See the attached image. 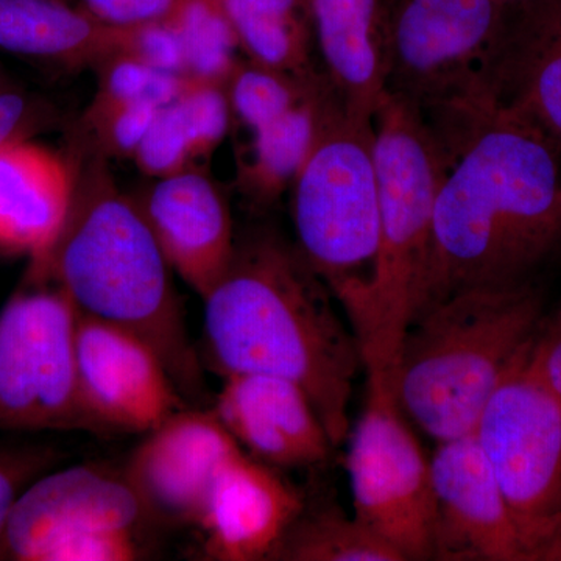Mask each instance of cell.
<instances>
[{"label": "cell", "mask_w": 561, "mask_h": 561, "mask_svg": "<svg viewBox=\"0 0 561 561\" xmlns=\"http://www.w3.org/2000/svg\"><path fill=\"white\" fill-rule=\"evenodd\" d=\"M443 146L448 165L412 321L459 291L537 283L561 239L559 147L537 125L494 103Z\"/></svg>", "instance_id": "cell-1"}, {"label": "cell", "mask_w": 561, "mask_h": 561, "mask_svg": "<svg viewBox=\"0 0 561 561\" xmlns=\"http://www.w3.org/2000/svg\"><path fill=\"white\" fill-rule=\"evenodd\" d=\"M334 301L298 247L271 232L250 236L203 298V357L221 379L256 373L297 383L337 448L364 362Z\"/></svg>", "instance_id": "cell-2"}, {"label": "cell", "mask_w": 561, "mask_h": 561, "mask_svg": "<svg viewBox=\"0 0 561 561\" xmlns=\"http://www.w3.org/2000/svg\"><path fill=\"white\" fill-rule=\"evenodd\" d=\"M72 201L57 241L31 265L47 273L83 316L131 332L158 354L184 400L206 394L171 267L108 160L79 147Z\"/></svg>", "instance_id": "cell-3"}, {"label": "cell", "mask_w": 561, "mask_h": 561, "mask_svg": "<svg viewBox=\"0 0 561 561\" xmlns=\"http://www.w3.org/2000/svg\"><path fill=\"white\" fill-rule=\"evenodd\" d=\"M537 283L454 294L408 328L390 376L402 415L437 443L471 435L546 317Z\"/></svg>", "instance_id": "cell-4"}, {"label": "cell", "mask_w": 561, "mask_h": 561, "mask_svg": "<svg viewBox=\"0 0 561 561\" xmlns=\"http://www.w3.org/2000/svg\"><path fill=\"white\" fill-rule=\"evenodd\" d=\"M379 183V241L370 279L346 309L368 378L389 386L411 324L432 216L448 151L413 103L387 91L373 116Z\"/></svg>", "instance_id": "cell-5"}, {"label": "cell", "mask_w": 561, "mask_h": 561, "mask_svg": "<svg viewBox=\"0 0 561 561\" xmlns=\"http://www.w3.org/2000/svg\"><path fill=\"white\" fill-rule=\"evenodd\" d=\"M297 247L342 312L370 279L379 241L373 121L341 106L291 184Z\"/></svg>", "instance_id": "cell-6"}, {"label": "cell", "mask_w": 561, "mask_h": 561, "mask_svg": "<svg viewBox=\"0 0 561 561\" xmlns=\"http://www.w3.org/2000/svg\"><path fill=\"white\" fill-rule=\"evenodd\" d=\"M505 10L497 0H398L387 21V91L443 125L500 102Z\"/></svg>", "instance_id": "cell-7"}, {"label": "cell", "mask_w": 561, "mask_h": 561, "mask_svg": "<svg viewBox=\"0 0 561 561\" xmlns=\"http://www.w3.org/2000/svg\"><path fill=\"white\" fill-rule=\"evenodd\" d=\"M79 309L28 265L0 309V432H99L81 401Z\"/></svg>", "instance_id": "cell-8"}, {"label": "cell", "mask_w": 561, "mask_h": 561, "mask_svg": "<svg viewBox=\"0 0 561 561\" xmlns=\"http://www.w3.org/2000/svg\"><path fill=\"white\" fill-rule=\"evenodd\" d=\"M149 523L122 472L88 465L47 471L14 502L0 560H138Z\"/></svg>", "instance_id": "cell-9"}, {"label": "cell", "mask_w": 561, "mask_h": 561, "mask_svg": "<svg viewBox=\"0 0 561 561\" xmlns=\"http://www.w3.org/2000/svg\"><path fill=\"white\" fill-rule=\"evenodd\" d=\"M524 364L494 391L472 435L511 508L526 561H561V401Z\"/></svg>", "instance_id": "cell-10"}, {"label": "cell", "mask_w": 561, "mask_h": 561, "mask_svg": "<svg viewBox=\"0 0 561 561\" xmlns=\"http://www.w3.org/2000/svg\"><path fill=\"white\" fill-rule=\"evenodd\" d=\"M345 443L353 515L402 560H432L431 457L387 383L368 379L367 404Z\"/></svg>", "instance_id": "cell-11"}, {"label": "cell", "mask_w": 561, "mask_h": 561, "mask_svg": "<svg viewBox=\"0 0 561 561\" xmlns=\"http://www.w3.org/2000/svg\"><path fill=\"white\" fill-rule=\"evenodd\" d=\"M239 451L210 409L184 408L147 432L121 472L150 523L197 526L214 479Z\"/></svg>", "instance_id": "cell-12"}, {"label": "cell", "mask_w": 561, "mask_h": 561, "mask_svg": "<svg viewBox=\"0 0 561 561\" xmlns=\"http://www.w3.org/2000/svg\"><path fill=\"white\" fill-rule=\"evenodd\" d=\"M81 401L99 432L147 434L187 408L158 354L131 332L79 312Z\"/></svg>", "instance_id": "cell-13"}, {"label": "cell", "mask_w": 561, "mask_h": 561, "mask_svg": "<svg viewBox=\"0 0 561 561\" xmlns=\"http://www.w3.org/2000/svg\"><path fill=\"white\" fill-rule=\"evenodd\" d=\"M432 560L526 561L518 527L474 435L437 443Z\"/></svg>", "instance_id": "cell-14"}, {"label": "cell", "mask_w": 561, "mask_h": 561, "mask_svg": "<svg viewBox=\"0 0 561 561\" xmlns=\"http://www.w3.org/2000/svg\"><path fill=\"white\" fill-rule=\"evenodd\" d=\"M131 197L172 273L203 300L230 267L238 243L219 184L192 165L151 179Z\"/></svg>", "instance_id": "cell-15"}, {"label": "cell", "mask_w": 561, "mask_h": 561, "mask_svg": "<svg viewBox=\"0 0 561 561\" xmlns=\"http://www.w3.org/2000/svg\"><path fill=\"white\" fill-rule=\"evenodd\" d=\"M210 412L243 451L271 467H317L335 448L308 394L276 376L224 378Z\"/></svg>", "instance_id": "cell-16"}, {"label": "cell", "mask_w": 561, "mask_h": 561, "mask_svg": "<svg viewBox=\"0 0 561 561\" xmlns=\"http://www.w3.org/2000/svg\"><path fill=\"white\" fill-rule=\"evenodd\" d=\"M305 496L271 465L239 451L214 479L198 519L206 557L217 561H268Z\"/></svg>", "instance_id": "cell-17"}, {"label": "cell", "mask_w": 561, "mask_h": 561, "mask_svg": "<svg viewBox=\"0 0 561 561\" xmlns=\"http://www.w3.org/2000/svg\"><path fill=\"white\" fill-rule=\"evenodd\" d=\"M73 168L28 138L0 146V254L44 256L60 234L72 201Z\"/></svg>", "instance_id": "cell-18"}, {"label": "cell", "mask_w": 561, "mask_h": 561, "mask_svg": "<svg viewBox=\"0 0 561 561\" xmlns=\"http://www.w3.org/2000/svg\"><path fill=\"white\" fill-rule=\"evenodd\" d=\"M321 57L346 113L373 121L387 94V21L379 0H308Z\"/></svg>", "instance_id": "cell-19"}, {"label": "cell", "mask_w": 561, "mask_h": 561, "mask_svg": "<svg viewBox=\"0 0 561 561\" xmlns=\"http://www.w3.org/2000/svg\"><path fill=\"white\" fill-rule=\"evenodd\" d=\"M513 31L505 24L493 88L561 147V0H535Z\"/></svg>", "instance_id": "cell-20"}, {"label": "cell", "mask_w": 561, "mask_h": 561, "mask_svg": "<svg viewBox=\"0 0 561 561\" xmlns=\"http://www.w3.org/2000/svg\"><path fill=\"white\" fill-rule=\"evenodd\" d=\"M119 27L69 0H0V50L49 65L98 66L116 54Z\"/></svg>", "instance_id": "cell-21"}, {"label": "cell", "mask_w": 561, "mask_h": 561, "mask_svg": "<svg viewBox=\"0 0 561 561\" xmlns=\"http://www.w3.org/2000/svg\"><path fill=\"white\" fill-rule=\"evenodd\" d=\"M342 105V99L328 80L300 105L251 133L253 136L238 165L239 187L251 203L271 205L291 187L324 125Z\"/></svg>", "instance_id": "cell-22"}, {"label": "cell", "mask_w": 561, "mask_h": 561, "mask_svg": "<svg viewBox=\"0 0 561 561\" xmlns=\"http://www.w3.org/2000/svg\"><path fill=\"white\" fill-rule=\"evenodd\" d=\"M239 49L264 68L309 77L311 11L308 0H224Z\"/></svg>", "instance_id": "cell-23"}, {"label": "cell", "mask_w": 561, "mask_h": 561, "mask_svg": "<svg viewBox=\"0 0 561 561\" xmlns=\"http://www.w3.org/2000/svg\"><path fill=\"white\" fill-rule=\"evenodd\" d=\"M268 561L404 560L389 542L339 505L305 502Z\"/></svg>", "instance_id": "cell-24"}, {"label": "cell", "mask_w": 561, "mask_h": 561, "mask_svg": "<svg viewBox=\"0 0 561 561\" xmlns=\"http://www.w3.org/2000/svg\"><path fill=\"white\" fill-rule=\"evenodd\" d=\"M171 21L183 47L186 77L227 83L241 49L224 0H183Z\"/></svg>", "instance_id": "cell-25"}, {"label": "cell", "mask_w": 561, "mask_h": 561, "mask_svg": "<svg viewBox=\"0 0 561 561\" xmlns=\"http://www.w3.org/2000/svg\"><path fill=\"white\" fill-rule=\"evenodd\" d=\"M327 81L328 77L319 73L298 77L251 61H239L225 88L232 119H238L253 133L300 105Z\"/></svg>", "instance_id": "cell-26"}, {"label": "cell", "mask_w": 561, "mask_h": 561, "mask_svg": "<svg viewBox=\"0 0 561 561\" xmlns=\"http://www.w3.org/2000/svg\"><path fill=\"white\" fill-rule=\"evenodd\" d=\"M98 103L144 102L168 105L179 98L186 77L151 68L130 55L113 54L99 62Z\"/></svg>", "instance_id": "cell-27"}, {"label": "cell", "mask_w": 561, "mask_h": 561, "mask_svg": "<svg viewBox=\"0 0 561 561\" xmlns=\"http://www.w3.org/2000/svg\"><path fill=\"white\" fill-rule=\"evenodd\" d=\"M198 158L202 151L194 128L173 101L157 111L133 160L144 175L160 179L192 168Z\"/></svg>", "instance_id": "cell-28"}, {"label": "cell", "mask_w": 561, "mask_h": 561, "mask_svg": "<svg viewBox=\"0 0 561 561\" xmlns=\"http://www.w3.org/2000/svg\"><path fill=\"white\" fill-rule=\"evenodd\" d=\"M160 110L151 103L91 102L83 117V149L106 158H133Z\"/></svg>", "instance_id": "cell-29"}, {"label": "cell", "mask_w": 561, "mask_h": 561, "mask_svg": "<svg viewBox=\"0 0 561 561\" xmlns=\"http://www.w3.org/2000/svg\"><path fill=\"white\" fill-rule=\"evenodd\" d=\"M116 54L130 55L151 68L186 77L183 47L172 21L119 27Z\"/></svg>", "instance_id": "cell-30"}, {"label": "cell", "mask_w": 561, "mask_h": 561, "mask_svg": "<svg viewBox=\"0 0 561 561\" xmlns=\"http://www.w3.org/2000/svg\"><path fill=\"white\" fill-rule=\"evenodd\" d=\"M57 453L46 446L0 445V534L22 491L50 471Z\"/></svg>", "instance_id": "cell-31"}, {"label": "cell", "mask_w": 561, "mask_h": 561, "mask_svg": "<svg viewBox=\"0 0 561 561\" xmlns=\"http://www.w3.org/2000/svg\"><path fill=\"white\" fill-rule=\"evenodd\" d=\"M183 0H80L79 7L113 27H133L147 22L171 21Z\"/></svg>", "instance_id": "cell-32"}, {"label": "cell", "mask_w": 561, "mask_h": 561, "mask_svg": "<svg viewBox=\"0 0 561 561\" xmlns=\"http://www.w3.org/2000/svg\"><path fill=\"white\" fill-rule=\"evenodd\" d=\"M524 368L561 401V309L542 321Z\"/></svg>", "instance_id": "cell-33"}, {"label": "cell", "mask_w": 561, "mask_h": 561, "mask_svg": "<svg viewBox=\"0 0 561 561\" xmlns=\"http://www.w3.org/2000/svg\"><path fill=\"white\" fill-rule=\"evenodd\" d=\"M38 105L21 92L0 91V146L28 138L41 119Z\"/></svg>", "instance_id": "cell-34"}, {"label": "cell", "mask_w": 561, "mask_h": 561, "mask_svg": "<svg viewBox=\"0 0 561 561\" xmlns=\"http://www.w3.org/2000/svg\"><path fill=\"white\" fill-rule=\"evenodd\" d=\"M497 2L508 9L512 5H527V3L535 2V0H497Z\"/></svg>", "instance_id": "cell-35"}, {"label": "cell", "mask_w": 561, "mask_h": 561, "mask_svg": "<svg viewBox=\"0 0 561 561\" xmlns=\"http://www.w3.org/2000/svg\"><path fill=\"white\" fill-rule=\"evenodd\" d=\"M3 90H9V88H7V81L3 79L2 72H0V91Z\"/></svg>", "instance_id": "cell-36"}]
</instances>
